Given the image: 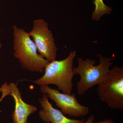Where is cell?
<instances>
[{"label": "cell", "instance_id": "cell-1", "mask_svg": "<svg viewBox=\"0 0 123 123\" xmlns=\"http://www.w3.org/2000/svg\"><path fill=\"white\" fill-rule=\"evenodd\" d=\"M13 49L14 57L22 67L31 72L43 73L49 62L37 53V49L28 32L14 25Z\"/></svg>", "mask_w": 123, "mask_h": 123}, {"label": "cell", "instance_id": "cell-2", "mask_svg": "<svg viewBox=\"0 0 123 123\" xmlns=\"http://www.w3.org/2000/svg\"><path fill=\"white\" fill-rule=\"evenodd\" d=\"M76 56V51H72L65 59L49 62L44 69L43 76L33 82L40 86L55 85L64 93L71 94L73 78L75 75L73 63Z\"/></svg>", "mask_w": 123, "mask_h": 123}, {"label": "cell", "instance_id": "cell-3", "mask_svg": "<svg viewBox=\"0 0 123 123\" xmlns=\"http://www.w3.org/2000/svg\"><path fill=\"white\" fill-rule=\"evenodd\" d=\"M99 63L95 65V62L87 58L84 60L81 58H78V66L74 68L75 75L78 74L80 79L77 83L78 94L82 95L89 89L98 85L107 77L110 74L109 67L113 64L111 62L113 58H108L98 54Z\"/></svg>", "mask_w": 123, "mask_h": 123}, {"label": "cell", "instance_id": "cell-4", "mask_svg": "<svg viewBox=\"0 0 123 123\" xmlns=\"http://www.w3.org/2000/svg\"><path fill=\"white\" fill-rule=\"evenodd\" d=\"M99 98L115 110H123V66H115L97 89Z\"/></svg>", "mask_w": 123, "mask_h": 123}, {"label": "cell", "instance_id": "cell-5", "mask_svg": "<svg viewBox=\"0 0 123 123\" xmlns=\"http://www.w3.org/2000/svg\"><path fill=\"white\" fill-rule=\"evenodd\" d=\"M48 25L43 18L36 19L33 21V28L28 33L33 38L39 55L50 62L55 60L57 48Z\"/></svg>", "mask_w": 123, "mask_h": 123}, {"label": "cell", "instance_id": "cell-6", "mask_svg": "<svg viewBox=\"0 0 123 123\" xmlns=\"http://www.w3.org/2000/svg\"><path fill=\"white\" fill-rule=\"evenodd\" d=\"M40 90L55 103L64 115L70 117H79L85 116L89 113V108L78 102L74 94L68 95L52 89L48 85L40 86Z\"/></svg>", "mask_w": 123, "mask_h": 123}, {"label": "cell", "instance_id": "cell-7", "mask_svg": "<svg viewBox=\"0 0 123 123\" xmlns=\"http://www.w3.org/2000/svg\"><path fill=\"white\" fill-rule=\"evenodd\" d=\"M9 86L10 95L13 98L15 102V108L11 116L13 123H27L29 116L35 112L37 108L23 101L17 84L11 82Z\"/></svg>", "mask_w": 123, "mask_h": 123}, {"label": "cell", "instance_id": "cell-8", "mask_svg": "<svg viewBox=\"0 0 123 123\" xmlns=\"http://www.w3.org/2000/svg\"><path fill=\"white\" fill-rule=\"evenodd\" d=\"M39 102L42 107L39 113L40 118L46 123H84L86 121L67 118L61 111L53 107L45 94Z\"/></svg>", "mask_w": 123, "mask_h": 123}, {"label": "cell", "instance_id": "cell-9", "mask_svg": "<svg viewBox=\"0 0 123 123\" xmlns=\"http://www.w3.org/2000/svg\"><path fill=\"white\" fill-rule=\"evenodd\" d=\"M95 8L92 14V20L98 21L102 16L105 14H111L112 9L107 6L103 0H94Z\"/></svg>", "mask_w": 123, "mask_h": 123}, {"label": "cell", "instance_id": "cell-10", "mask_svg": "<svg viewBox=\"0 0 123 123\" xmlns=\"http://www.w3.org/2000/svg\"><path fill=\"white\" fill-rule=\"evenodd\" d=\"M0 92L2 93V95L0 98V102L3 100L4 98L7 95H10V90L9 86L8 85V83H5L0 88Z\"/></svg>", "mask_w": 123, "mask_h": 123}, {"label": "cell", "instance_id": "cell-11", "mask_svg": "<svg viewBox=\"0 0 123 123\" xmlns=\"http://www.w3.org/2000/svg\"><path fill=\"white\" fill-rule=\"evenodd\" d=\"M94 117L93 115H91L89 117L86 121H85L84 123H94Z\"/></svg>", "mask_w": 123, "mask_h": 123}, {"label": "cell", "instance_id": "cell-12", "mask_svg": "<svg viewBox=\"0 0 123 123\" xmlns=\"http://www.w3.org/2000/svg\"><path fill=\"white\" fill-rule=\"evenodd\" d=\"M94 123H115L111 119H106L103 121H97Z\"/></svg>", "mask_w": 123, "mask_h": 123}, {"label": "cell", "instance_id": "cell-13", "mask_svg": "<svg viewBox=\"0 0 123 123\" xmlns=\"http://www.w3.org/2000/svg\"><path fill=\"white\" fill-rule=\"evenodd\" d=\"M2 44L1 43V42L0 40V49H1V48H2Z\"/></svg>", "mask_w": 123, "mask_h": 123}]
</instances>
